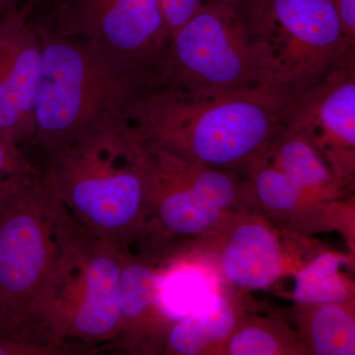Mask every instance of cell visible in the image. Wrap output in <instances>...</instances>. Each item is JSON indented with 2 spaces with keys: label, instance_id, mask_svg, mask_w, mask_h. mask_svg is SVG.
I'll list each match as a JSON object with an SVG mask.
<instances>
[{
  "label": "cell",
  "instance_id": "cell-5",
  "mask_svg": "<svg viewBox=\"0 0 355 355\" xmlns=\"http://www.w3.org/2000/svg\"><path fill=\"white\" fill-rule=\"evenodd\" d=\"M142 150L148 205L139 254L158 263L211 234L235 214L228 211L239 207L244 188L234 172L187 160L144 139Z\"/></svg>",
  "mask_w": 355,
  "mask_h": 355
},
{
  "label": "cell",
  "instance_id": "cell-23",
  "mask_svg": "<svg viewBox=\"0 0 355 355\" xmlns=\"http://www.w3.org/2000/svg\"><path fill=\"white\" fill-rule=\"evenodd\" d=\"M0 338L31 342L26 335L24 324L19 316L0 297Z\"/></svg>",
  "mask_w": 355,
  "mask_h": 355
},
{
  "label": "cell",
  "instance_id": "cell-2",
  "mask_svg": "<svg viewBox=\"0 0 355 355\" xmlns=\"http://www.w3.org/2000/svg\"><path fill=\"white\" fill-rule=\"evenodd\" d=\"M44 156L40 175L74 219L123 250L139 241L148 189L142 139L128 118Z\"/></svg>",
  "mask_w": 355,
  "mask_h": 355
},
{
  "label": "cell",
  "instance_id": "cell-14",
  "mask_svg": "<svg viewBox=\"0 0 355 355\" xmlns=\"http://www.w3.org/2000/svg\"><path fill=\"white\" fill-rule=\"evenodd\" d=\"M157 263L123 250L119 280V327L112 349L127 354H162L163 340L174 320L163 307Z\"/></svg>",
  "mask_w": 355,
  "mask_h": 355
},
{
  "label": "cell",
  "instance_id": "cell-13",
  "mask_svg": "<svg viewBox=\"0 0 355 355\" xmlns=\"http://www.w3.org/2000/svg\"><path fill=\"white\" fill-rule=\"evenodd\" d=\"M246 175L261 214L284 232L306 238L338 231L354 243V202H327L313 197L263 157Z\"/></svg>",
  "mask_w": 355,
  "mask_h": 355
},
{
  "label": "cell",
  "instance_id": "cell-20",
  "mask_svg": "<svg viewBox=\"0 0 355 355\" xmlns=\"http://www.w3.org/2000/svg\"><path fill=\"white\" fill-rule=\"evenodd\" d=\"M38 172L24 151L0 132V198Z\"/></svg>",
  "mask_w": 355,
  "mask_h": 355
},
{
  "label": "cell",
  "instance_id": "cell-24",
  "mask_svg": "<svg viewBox=\"0 0 355 355\" xmlns=\"http://www.w3.org/2000/svg\"><path fill=\"white\" fill-rule=\"evenodd\" d=\"M29 0H0V16L19 8Z\"/></svg>",
  "mask_w": 355,
  "mask_h": 355
},
{
  "label": "cell",
  "instance_id": "cell-22",
  "mask_svg": "<svg viewBox=\"0 0 355 355\" xmlns=\"http://www.w3.org/2000/svg\"><path fill=\"white\" fill-rule=\"evenodd\" d=\"M205 0H158L170 39L200 10Z\"/></svg>",
  "mask_w": 355,
  "mask_h": 355
},
{
  "label": "cell",
  "instance_id": "cell-10",
  "mask_svg": "<svg viewBox=\"0 0 355 355\" xmlns=\"http://www.w3.org/2000/svg\"><path fill=\"white\" fill-rule=\"evenodd\" d=\"M284 233L260 212L232 214L182 257L202 261L237 291H266L293 265Z\"/></svg>",
  "mask_w": 355,
  "mask_h": 355
},
{
  "label": "cell",
  "instance_id": "cell-11",
  "mask_svg": "<svg viewBox=\"0 0 355 355\" xmlns=\"http://www.w3.org/2000/svg\"><path fill=\"white\" fill-rule=\"evenodd\" d=\"M286 123L316 146L336 179L352 191L355 178V58L296 96Z\"/></svg>",
  "mask_w": 355,
  "mask_h": 355
},
{
  "label": "cell",
  "instance_id": "cell-21",
  "mask_svg": "<svg viewBox=\"0 0 355 355\" xmlns=\"http://www.w3.org/2000/svg\"><path fill=\"white\" fill-rule=\"evenodd\" d=\"M83 349L76 343H30L0 338V355H76Z\"/></svg>",
  "mask_w": 355,
  "mask_h": 355
},
{
  "label": "cell",
  "instance_id": "cell-6",
  "mask_svg": "<svg viewBox=\"0 0 355 355\" xmlns=\"http://www.w3.org/2000/svg\"><path fill=\"white\" fill-rule=\"evenodd\" d=\"M244 8L266 83L294 97L355 58L334 0H244Z\"/></svg>",
  "mask_w": 355,
  "mask_h": 355
},
{
  "label": "cell",
  "instance_id": "cell-12",
  "mask_svg": "<svg viewBox=\"0 0 355 355\" xmlns=\"http://www.w3.org/2000/svg\"><path fill=\"white\" fill-rule=\"evenodd\" d=\"M35 0L0 16V132L22 149L34 140L43 53Z\"/></svg>",
  "mask_w": 355,
  "mask_h": 355
},
{
  "label": "cell",
  "instance_id": "cell-4",
  "mask_svg": "<svg viewBox=\"0 0 355 355\" xmlns=\"http://www.w3.org/2000/svg\"><path fill=\"white\" fill-rule=\"evenodd\" d=\"M43 53L35 103V137L44 153L128 118L141 86L81 40L36 21Z\"/></svg>",
  "mask_w": 355,
  "mask_h": 355
},
{
  "label": "cell",
  "instance_id": "cell-19",
  "mask_svg": "<svg viewBox=\"0 0 355 355\" xmlns=\"http://www.w3.org/2000/svg\"><path fill=\"white\" fill-rule=\"evenodd\" d=\"M222 355H306L295 329L282 318L250 313L222 347Z\"/></svg>",
  "mask_w": 355,
  "mask_h": 355
},
{
  "label": "cell",
  "instance_id": "cell-8",
  "mask_svg": "<svg viewBox=\"0 0 355 355\" xmlns=\"http://www.w3.org/2000/svg\"><path fill=\"white\" fill-rule=\"evenodd\" d=\"M44 25L81 40L139 83H153L170 41L158 0H35Z\"/></svg>",
  "mask_w": 355,
  "mask_h": 355
},
{
  "label": "cell",
  "instance_id": "cell-1",
  "mask_svg": "<svg viewBox=\"0 0 355 355\" xmlns=\"http://www.w3.org/2000/svg\"><path fill=\"white\" fill-rule=\"evenodd\" d=\"M294 99L270 84L218 94L155 86L135 94L127 116L142 139L168 153L246 174L286 123Z\"/></svg>",
  "mask_w": 355,
  "mask_h": 355
},
{
  "label": "cell",
  "instance_id": "cell-16",
  "mask_svg": "<svg viewBox=\"0 0 355 355\" xmlns=\"http://www.w3.org/2000/svg\"><path fill=\"white\" fill-rule=\"evenodd\" d=\"M261 157L306 193L327 202L347 198L343 186L316 146L297 128L284 123Z\"/></svg>",
  "mask_w": 355,
  "mask_h": 355
},
{
  "label": "cell",
  "instance_id": "cell-17",
  "mask_svg": "<svg viewBox=\"0 0 355 355\" xmlns=\"http://www.w3.org/2000/svg\"><path fill=\"white\" fill-rule=\"evenodd\" d=\"M306 355H354V299L331 304L301 305L291 310Z\"/></svg>",
  "mask_w": 355,
  "mask_h": 355
},
{
  "label": "cell",
  "instance_id": "cell-18",
  "mask_svg": "<svg viewBox=\"0 0 355 355\" xmlns=\"http://www.w3.org/2000/svg\"><path fill=\"white\" fill-rule=\"evenodd\" d=\"M352 263L349 257L322 252L294 272L292 299L295 304L343 303L354 299V284L342 268Z\"/></svg>",
  "mask_w": 355,
  "mask_h": 355
},
{
  "label": "cell",
  "instance_id": "cell-15",
  "mask_svg": "<svg viewBox=\"0 0 355 355\" xmlns=\"http://www.w3.org/2000/svg\"><path fill=\"white\" fill-rule=\"evenodd\" d=\"M243 293L223 284L197 309L174 320L163 340L162 354H220L238 324L253 312Z\"/></svg>",
  "mask_w": 355,
  "mask_h": 355
},
{
  "label": "cell",
  "instance_id": "cell-7",
  "mask_svg": "<svg viewBox=\"0 0 355 355\" xmlns=\"http://www.w3.org/2000/svg\"><path fill=\"white\" fill-rule=\"evenodd\" d=\"M266 83L248 28L244 0H205L170 39L153 83L202 94Z\"/></svg>",
  "mask_w": 355,
  "mask_h": 355
},
{
  "label": "cell",
  "instance_id": "cell-3",
  "mask_svg": "<svg viewBox=\"0 0 355 355\" xmlns=\"http://www.w3.org/2000/svg\"><path fill=\"white\" fill-rule=\"evenodd\" d=\"M123 250L89 230L65 209L55 263L25 314L31 342L112 349L119 327Z\"/></svg>",
  "mask_w": 355,
  "mask_h": 355
},
{
  "label": "cell",
  "instance_id": "cell-9",
  "mask_svg": "<svg viewBox=\"0 0 355 355\" xmlns=\"http://www.w3.org/2000/svg\"><path fill=\"white\" fill-rule=\"evenodd\" d=\"M64 210L40 172L0 198V297L24 329L28 307L55 263Z\"/></svg>",
  "mask_w": 355,
  "mask_h": 355
}]
</instances>
